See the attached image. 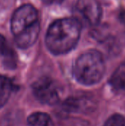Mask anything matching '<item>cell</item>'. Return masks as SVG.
<instances>
[{
	"label": "cell",
	"instance_id": "obj_1",
	"mask_svg": "<svg viewBox=\"0 0 125 126\" xmlns=\"http://www.w3.org/2000/svg\"><path fill=\"white\" fill-rule=\"evenodd\" d=\"M82 25L75 18L56 20L49 27L46 44L54 55H63L73 49L80 37Z\"/></svg>",
	"mask_w": 125,
	"mask_h": 126
},
{
	"label": "cell",
	"instance_id": "obj_2",
	"mask_svg": "<svg viewBox=\"0 0 125 126\" xmlns=\"http://www.w3.org/2000/svg\"><path fill=\"white\" fill-rule=\"evenodd\" d=\"M105 63L102 55L97 50L91 49L82 54L73 67V75L76 80L85 86L99 83L104 76Z\"/></svg>",
	"mask_w": 125,
	"mask_h": 126
},
{
	"label": "cell",
	"instance_id": "obj_3",
	"mask_svg": "<svg viewBox=\"0 0 125 126\" xmlns=\"http://www.w3.org/2000/svg\"><path fill=\"white\" fill-rule=\"evenodd\" d=\"M35 98L41 103L55 105L59 102L61 89L59 84L53 79L43 77L36 80L32 86Z\"/></svg>",
	"mask_w": 125,
	"mask_h": 126
},
{
	"label": "cell",
	"instance_id": "obj_4",
	"mask_svg": "<svg viewBox=\"0 0 125 126\" xmlns=\"http://www.w3.org/2000/svg\"><path fill=\"white\" fill-rule=\"evenodd\" d=\"M38 23L36 9L31 4H24L18 8L13 13L11 20V30L15 36Z\"/></svg>",
	"mask_w": 125,
	"mask_h": 126
},
{
	"label": "cell",
	"instance_id": "obj_5",
	"mask_svg": "<svg viewBox=\"0 0 125 126\" xmlns=\"http://www.w3.org/2000/svg\"><path fill=\"white\" fill-rule=\"evenodd\" d=\"M74 13V18L81 25L95 26L101 20L102 10L97 0H77Z\"/></svg>",
	"mask_w": 125,
	"mask_h": 126
},
{
	"label": "cell",
	"instance_id": "obj_6",
	"mask_svg": "<svg viewBox=\"0 0 125 126\" xmlns=\"http://www.w3.org/2000/svg\"><path fill=\"white\" fill-rule=\"evenodd\" d=\"M93 102L86 97H71L64 101V111L72 113L86 112L93 109Z\"/></svg>",
	"mask_w": 125,
	"mask_h": 126
},
{
	"label": "cell",
	"instance_id": "obj_7",
	"mask_svg": "<svg viewBox=\"0 0 125 126\" xmlns=\"http://www.w3.org/2000/svg\"><path fill=\"white\" fill-rule=\"evenodd\" d=\"M40 32V24H37L32 28L14 36L16 45L21 49L30 47L36 41Z\"/></svg>",
	"mask_w": 125,
	"mask_h": 126
},
{
	"label": "cell",
	"instance_id": "obj_8",
	"mask_svg": "<svg viewBox=\"0 0 125 126\" xmlns=\"http://www.w3.org/2000/svg\"><path fill=\"white\" fill-rule=\"evenodd\" d=\"M0 55L3 58V63L6 68L13 69L16 67V54L1 35H0Z\"/></svg>",
	"mask_w": 125,
	"mask_h": 126
},
{
	"label": "cell",
	"instance_id": "obj_9",
	"mask_svg": "<svg viewBox=\"0 0 125 126\" xmlns=\"http://www.w3.org/2000/svg\"><path fill=\"white\" fill-rule=\"evenodd\" d=\"M111 86L115 90L125 89V61L122 63L109 79Z\"/></svg>",
	"mask_w": 125,
	"mask_h": 126
},
{
	"label": "cell",
	"instance_id": "obj_10",
	"mask_svg": "<svg viewBox=\"0 0 125 126\" xmlns=\"http://www.w3.org/2000/svg\"><path fill=\"white\" fill-rule=\"evenodd\" d=\"M14 89L15 85L10 78L0 75V109L6 104Z\"/></svg>",
	"mask_w": 125,
	"mask_h": 126
},
{
	"label": "cell",
	"instance_id": "obj_11",
	"mask_svg": "<svg viewBox=\"0 0 125 126\" xmlns=\"http://www.w3.org/2000/svg\"><path fill=\"white\" fill-rule=\"evenodd\" d=\"M29 126H54L50 116L43 112H35L29 115L27 119Z\"/></svg>",
	"mask_w": 125,
	"mask_h": 126
},
{
	"label": "cell",
	"instance_id": "obj_12",
	"mask_svg": "<svg viewBox=\"0 0 125 126\" xmlns=\"http://www.w3.org/2000/svg\"><path fill=\"white\" fill-rule=\"evenodd\" d=\"M103 126H125V118L124 116L116 114L108 119Z\"/></svg>",
	"mask_w": 125,
	"mask_h": 126
},
{
	"label": "cell",
	"instance_id": "obj_13",
	"mask_svg": "<svg viewBox=\"0 0 125 126\" xmlns=\"http://www.w3.org/2000/svg\"><path fill=\"white\" fill-rule=\"evenodd\" d=\"M42 1L47 4H60L63 0H42Z\"/></svg>",
	"mask_w": 125,
	"mask_h": 126
}]
</instances>
